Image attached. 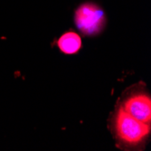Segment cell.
<instances>
[{
	"label": "cell",
	"mask_w": 151,
	"mask_h": 151,
	"mask_svg": "<svg viewBox=\"0 0 151 151\" xmlns=\"http://www.w3.org/2000/svg\"><path fill=\"white\" fill-rule=\"evenodd\" d=\"M118 138L128 144H138L149 133V125L136 119L123 108H119L115 118Z\"/></svg>",
	"instance_id": "6da1fadb"
},
{
	"label": "cell",
	"mask_w": 151,
	"mask_h": 151,
	"mask_svg": "<svg viewBox=\"0 0 151 151\" xmlns=\"http://www.w3.org/2000/svg\"><path fill=\"white\" fill-rule=\"evenodd\" d=\"M75 22L78 28L85 35L99 33L104 25L102 10L93 5H83L76 12Z\"/></svg>",
	"instance_id": "7a4b0ae2"
},
{
	"label": "cell",
	"mask_w": 151,
	"mask_h": 151,
	"mask_svg": "<svg viewBox=\"0 0 151 151\" xmlns=\"http://www.w3.org/2000/svg\"><path fill=\"white\" fill-rule=\"evenodd\" d=\"M123 109L136 119L149 124L151 119V101L148 96L135 94L124 102Z\"/></svg>",
	"instance_id": "3957f363"
},
{
	"label": "cell",
	"mask_w": 151,
	"mask_h": 151,
	"mask_svg": "<svg viewBox=\"0 0 151 151\" xmlns=\"http://www.w3.org/2000/svg\"><path fill=\"white\" fill-rule=\"evenodd\" d=\"M58 45L59 48L65 53H74L81 48V37L75 33H66L59 39Z\"/></svg>",
	"instance_id": "277c9868"
}]
</instances>
